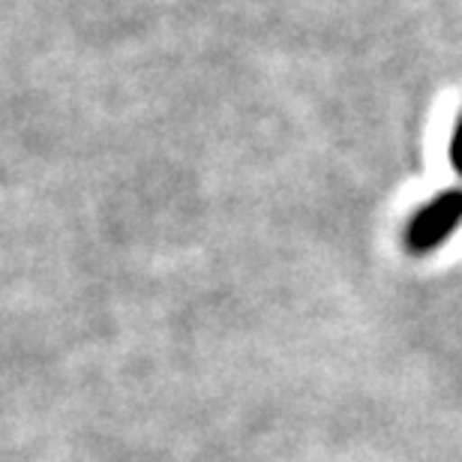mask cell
Returning a JSON list of instances; mask_svg holds the SVG:
<instances>
[{
    "label": "cell",
    "instance_id": "cell-1",
    "mask_svg": "<svg viewBox=\"0 0 462 462\" xmlns=\"http://www.w3.org/2000/svg\"><path fill=\"white\" fill-rule=\"evenodd\" d=\"M462 226V189L439 192L430 199L405 226V246L409 253H432Z\"/></svg>",
    "mask_w": 462,
    "mask_h": 462
},
{
    "label": "cell",
    "instance_id": "cell-2",
    "mask_svg": "<svg viewBox=\"0 0 462 462\" xmlns=\"http://www.w3.org/2000/svg\"><path fill=\"white\" fill-rule=\"evenodd\" d=\"M450 162H454L457 174H462V117L454 129V138H450Z\"/></svg>",
    "mask_w": 462,
    "mask_h": 462
}]
</instances>
